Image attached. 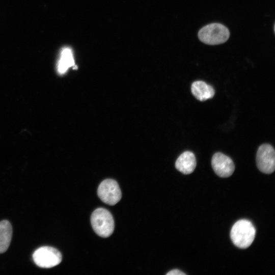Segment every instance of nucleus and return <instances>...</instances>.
Listing matches in <instances>:
<instances>
[{
    "label": "nucleus",
    "mask_w": 275,
    "mask_h": 275,
    "mask_svg": "<svg viewBox=\"0 0 275 275\" xmlns=\"http://www.w3.org/2000/svg\"><path fill=\"white\" fill-rule=\"evenodd\" d=\"M256 229L252 223L245 219L237 221L232 226L230 237L233 244L240 249H246L253 242Z\"/></svg>",
    "instance_id": "nucleus-1"
},
{
    "label": "nucleus",
    "mask_w": 275,
    "mask_h": 275,
    "mask_svg": "<svg viewBox=\"0 0 275 275\" xmlns=\"http://www.w3.org/2000/svg\"><path fill=\"white\" fill-rule=\"evenodd\" d=\"M91 223L95 233L102 237H108L114 230V221L112 214L106 209L99 208L95 210L91 217Z\"/></svg>",
    "instance_id": "nucleus-2"
},
{
    "label": "nucleus",
    "mask_w": 275,
    "mask_h": 275,
    "mask_svg": "<svg viewBox=\"0 0 275 275\" xmlns=\"http://www.w3.org/2000/svg\"><path fill=\"white\" fill-rule=\"evenodd\" d=\"M199 39L208 45H217L225 43L230 37V32L225 25L213 23L202 28L198 33Z\"/></svg>",
    "instance_id": "nucleus-3"
},
{
    "label": "nucleus",
    "mask_w": 275,
    "mask_h": 275,
    "mask_svg": "<svg viewBox=\"0 0 275 275\" xmlns=\"http://www.w3.org/2000/svg\"><path fill=\"white\" fill-rule=\"evenodd\" d=\"M35 263L40 267L51 268L59 265L62 260V254L57 249L48 246H41L33 254Z\"/></svg>",
    "instance_id": "nucleus-4"
},
{
    "label": "nucleus",
    "mask_w": 275,
    "mask_h": 275,
    "mask_svg": "<svg viewBox=\"0 0 275 275\" xmlns=\"http://www.w3.org/2000/svg\"><path fill=\"white\" fill-rule=\"evenodd\" d=\"M100 199L104 203L114 205L121 199V191L118 183L112 179H107L100 184L97 189Z\"/></svg>",
    "instance_id": "nucleus-5"
},
{
    "label": "nucleus",
    "mask_w": 275,
    "mask_h": 275,
    "mask_svg": "<svg viewBox=\"0 0 275 275\" xmlns=\"http://www.w3.org/2000/svg\"><path fill=\"white\" fill-rule=\"evenodd\" d=\"M256 163L258 169L264 173L271 174L274 171L275 152L272 146L264 144L258 148Z\"/></svg>",
    "instance_id": "nucleus-6"
},
{
    "label": "nucleus",
    "mask_w": 275,
    "mask_h": 275,
    "mask_svg": "<svg viewBox=\"0 0 275 275\" xmlns=\"http://www.w3.org/2000/svg\"><path fill=\"white\" fill-rule=\"evenodd\" d=\"M211 166L215 174L223 178L231 176L235 169L231 158L221 152L215 153L213 155Z\"/></svg>",
    "instance_id": "nucleus-7"
},
{
    "label": "nucleus",
    "mask_w": 275,
    "mask_h": 275,
    "mask_svg": "<svg viewBox=\"0 0 275 275\" xmlns=\"http://www.w3.org/2000/svg\"><path fill=\"white\" fill-rule=\"evenodd\" d=\"M196 163L195 154L192 152L187 151L178 157L175 162V167L182 174L187 175L194 172Z\"/></svg>",
    "instance_id": "nucleus-8"
},
{
    "label": "nucleus",
    "mask_w": 275,
    "mask_h": 275,
    "mask_svg": "<svg viewBox=\"0 0 275 275\" xmlns=\"http://www.w3.org/2000/svg\"><path fill=\"white\" fill-rule=\"evenodd\" d=\"M191 91L193 95L201 101L212 98L215 94L213 88L202 80L194 81L191 86Z\"/></svg>",
    "instance_id": "nucleus-9"
},
{
    "label": "nucleus",
    "mask_w": 275,
    "mask_h": 275,
    "mask_svg": "<svg viewBox=\"0 0 275 275\" xmlns=\"http://www.w3.org/2000/svg\"><path fill=\"white\" fill-rule=\"evenodd\" d=\"M12 236V228L10 223L4 220L0 222V254L8 249Z\"/></svg>",
    "instance_id": "nucleus-10"
},
{
    "label": "nucleus",
    "mask_w": 275,
    "mask_h": 275,
    "mask_svg": "<svg viewBox=\"0 0 275 275\" xmlns=\"http://www.w3.org/2000/svg\"><path fill=\"white\" fill-rule=\"evenodd\" d=\"M74 66V60L71 50L65 48L62 51L58 63V71L60 74H64L67 70Z\"/></svg>",
    "instance_id": "nucleus-11"
},
{
    "label": "nucleus",
    "mask_w": 275,
    "mask_h": 275,
    "mask_svg": "<svg viewBox=\"0 0 275 275\" xmlns=\"http://www.w3.org/2000/svg\"><path fill=\"white\" fill-rule=\"evenodd\" d=\"M167 275H185L186 274L184 273L183 272L180 271V270L175 269H173L167 273Z\"/></svg>",
    "instance_id": "nucleus-12"
}]
</instances>
